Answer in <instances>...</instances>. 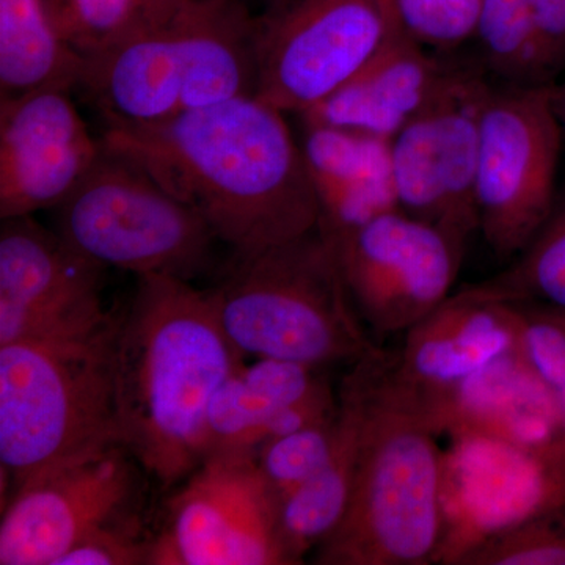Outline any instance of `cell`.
Returning a JSON list of instances; mask_svg holds the SVG:
<instances>
[{"label":"cell","mask_w":565,"mask_h":565,"mask_svg":"<svg viewBox=\"0 0 565 565\" xmlns=\"http://www.w3.org/2000/svg\"><path fill=\"white\" fill-rule=\"evenodd\" d=\"M103 148L70 90L47 88L0 102V218L61 206Z\"/></svg>","instance_id":"15"},{"label":"cell","mask_w":565,"mask_h":565,"mask_svg":"<svg viewBox=\"0 0 565 565\" xmlns=\"http://www.w3.org/2000/svg\"><path fill=\"white\" fill-rule=\"evenodd\" d=\"M390 379L433 414L445 434V408L478 371L520 349L519 321L509 302L451 294L404 333Z\"/></svg>","instance_id":"16"},{"label":"cell","mask_w":565,"mask_h":565,"mask_svg":"<svg viewBox=\"0 0 565 565\" xmlns=\"http://www.w3.org/2000/svg\"><path fill=\"white\" fill-rule=\"evenodd\" d=\"M519 321L520 351L548 386L565 429V310L531 302H509Z\"/></svg>","instance_id":"31"},{"label":"cell","mask_w":565,"mask_h":565,"mask_svg":"<svg viewBox=\"0 0 565 565\" xmlns=\"http://www.w3.org/2000/svg\"><path fill=\"white\" fill-rule=\"evenodd\" d=\"M546 76L565 68V0H531Z\"/></svg>","instance_id":"33"},{"label":"cell","mask_w":565,"mask_h":565,"mask_svg":"<svg viewBox=\"0 0 565 565\" xmlns=\"http://www.w3.org/2000/svg\"><path fill=\"white\" fill-rule=\"evenodd\" d=\"M337 434L338 415L296 433L270 438L259 446L256 451L259 470L278 500L321 470L332 456Z\"/></svg>","instance_id":"27"},{"label":"cell","mask_w":565,"mask_h":565,"mask_svg":"<svg viewBox=\"0 0 565 565\" xmlns=\"http://www.w3.org/2000/svg\"><path fill=\"white\" fill-rule=\"evenodd\" d=\"M84 57L55 31L43 0H0V102L29 93L73 92Z\"/></svg>","instance_id":"24"},{"label":"cell","mask_w":565,"mask_h":565,"mask_svg":"<svg viewBox=\"0 0 565 565\" xmlns=\"http://www.w3.org/2000/svg\"><path fill=\"white\" fill-rule=\"evenodd\" d=\"M401 31L390 0H267L256 14L255 96L302 115Z\"/></svg>","instance_id":"8"},{"label":"cell","mask_w":565,"mask_h":565,"mask_svg":"<svg viewBox=\"0 0 565 565\" xmlns=\"http://www.w3.org/2000/svg\"><path fill=\"white\" fill-rule=\"evenodd\" d=\"M403 31L313 109L303 125L333 126L393 140L433 99L451 71Z\"/></svg>","instance_id":"18"},{"label":"cell","mask_w":565,"mask_h":565,"mask_svg":"<svg viewBox=\"0 0 565 565\" xmlns=\"http://www.w3.org/2000/svg\"><path fill=\"white\" fill-rule=\"evenodd\" d=\"M285 115L243 96L156 125L106 128L102 139L199 212L233 258H245L313 232L321 217Z\"/></svg>","instance_id":"1"},{"label":"cell","mask_w":565,"mask_h":565,"mask_svg":"<svg viewBox=\"0 0 565 565\" xmlns=\"http://www.w3.org/2000/svg\"><path fill=\"white\" fill-rule=\"evenodd\" d=\"M55 210V232L70 247L106 269L137 278L162 275L189 281L206 269L217 241L199 212L106 147Z\"/></svg>","instance_id":"6"},{"label":"cell","mask_w":565,"mask_h":565,"mask_svg":"<svg viewBox=\"0 0 565 565\" xmlns=\"http://www.w3.org/2000/svg\"><path fill=\"white\" fill-rule=\"evenodd\" d=\"M172 25L182 110L255 96L256 14L245 0H189Z\"/></svg>","instance_id":"22"},{"label":"cell","mask_w":565,"mask_h":565,"mask_svg":"<svg viewBox=\"0 0 565 565\" xmlns=\"http://www.w3.org/2000/svg\"><path fill=\"white\" fill-rule=\"evenodd\" d=\"M210 292L223 332L244 356L323 370L381 349L360 321L332 241L319 228L233 258Z\"/></svg>","instance_id":"4"},{"label":"cell","mask_w":565,"mask_h":565,"mask_svg":"<svg viewBox=\"0 0 565 565\" xmlns=\"http://www.w3.org/2000/svg\"><path fill=\"white\" fill-rule=\"evenodd\" d=\"M563 128L550 84L493 88L482 115L479 232L501 259L525 250L555 210Z\"/></svg>","instance_id":"7"},{"label":"cell","mask_w":565,"mask_h":565,"mask_svg":"<svg viewBox=\"0 0 565 565\" xmlns=\"http://www.w3.org/2000/svg\"><path fill=\"white\" fill-rule=\"evenodd\" d=\"M492 92L479 71L452 66L433 99L392 140L399 210L463 245L479 232L476 174Z\"/></svg>","instance_id":"10"},{"label":"cell","mask_w":565,"mask_h":565,"mask_svg":"<svg viewBox=\"0 0 565 565\" xmlns=\"http://www.w3.org/2000/svg\"><path fill=\"white\" fill-rule=\"evenodd\" d=\"M388 356L390 352L381 348L352 363L338 392L340 411L332 456L313 478L278 500L281 539L292 565L302 564L307 553L337 530L348 511L371 394Z\"/></svg>","instance_id":"19"},{"label":"cell","mask_w":565,"mask_h":565,"mask_svg":"<svg viewBox=\"0 0 565 565\" xmlns=\"http://www.w3.org/2000/svg\"><path fill=\"white\" fill-rule=\"evenodd\" d=\"M152 535L137 514L98 527L77 542L57 565H150Z\"/></svg>","instance_id":"32"},{"label":"cell","mask_w":565,"mask_h":565,"mask_svg":"<svg viewBox=\"0 0 565 565\" xmlns=\"http://www.w3.org/2000/svg\"><path fill=\"white\" fill-rule=\"evenodd\" d=\"M140 465L120 444L44 468L13 490L0 523V564L57 565L93 531L137 514Z\"/></svg>","instance_id":"12"},{"label":"cell","mask_w":565,"mask_h":565,"mask_svg":"<svg viewBox=\"0 0 565 565\" xmlns=\"http://www.w3.org/2000/svg\"><path fill=\"white\" fill-rule=\"evenodd\" d=\"M449 435L437 564L457 565L475 546L565 500V448H525L481 434Z\"/></svg>","instance_id":"13"},{"label":"cell","mask_w":565,"mask_h":565,"mask_svg":"<svg viewBox=\"0 0 565 565\" xmlns=\"http://www.w3.org/2000/svg\"><path fill=\"white\" fill-rule=\"evenodd\" d=\"M349 296L374 333L397 334L451 296L465 245L403 210L332 241Z\"/></svg>","instance_id":"11"},{"label":"cell","mask_w":565,"mask_h":565,"mask_svg":"<svg viewBox=\"0 0 565 565\" xmlns=\"http://www.w3.org/2000/svg\"><path fill=\"white\" fill-rule=\"evenodd\" d=\"M478 39L487 68L512 85L550 84L531 0H484L479 14Z\"/></svg>","instance_id":"26"},{"label":"cell","mask_w":565,"mask_h":565,"mask_svg":"<svg viewBox=\"0 0 565 565\" xmlns=\"http://www.w3.org/2000/svg\"><path fill=\"white\" fill-rule=\"evenodd\" d=\"M463 291L479 299L565 310V204H555L544 226L508 269Z\"/></svg>","instance_id":"25"},{"label":"cell","mask_w":565,"mask_h":565,"mask_svg":"<svg viewBox=\"0 0 565 565\" xmlns=\"http://www.w3.org/2000/svg\"><path fill=\"white\" fill-rule=\"evenodd\" d=\"M457 565H565V500L475 546Z\"/></svg>","instance_id":"28"},{"label":"cell","mask_w":565,"mask_h":565,"mask_svg":"<svg viewBox=\"0 0 565 565\" xmlns=\"http://www.w3.org/2000/svg\"><path fill=\"white\" fill-rule=\"evenodd\" d=\"M55 31L82 57L140 24L137 0H43Z\"/></svg>","instance_id":"29"},{"label":"cell","mask_w":565,"mask_h":565,"mask_svg":"<svg viewBox=\"0 0 565 565\" xmlns=\"http://www.w3.org/2000/svg\"><path fill=\"white\" fill-rule=\"evenodd\" d=\"M106 267L70 247L32 215L0 228V345L82 332L111 315L102 291Z\"/></svg>","instance_id":"14"},{"label":"cell","mask_w":565,"mask_h":565,"mask_svg":"<svg viewBox=\"0 0 565 565\" xmlns=\"http://www.w3.org/2000/svg\"><path fill=\"white\" fill-rule=\"evenodd\" d=\"M300 147L321 211L318 228L327 239L399 210L392 140L333 126L303 125Z\"/></svg>","instance_id":"20"},{"label":"cell","mask_w":565,"mask_h":565,"mask_svg":"<svg viewBox=\"0 0 565 565\" xmlns=\"http://www.w3.org/2000/svg\"><path fill=\"white\" fill-rule=\"evenodd\" d=\"M120 322L111 313L82 332L0 345V467L11 489L52 465L120 444L114 405Z\"/></svg>","instance_id":"5"},{"label":"cell","mask_w":565,"mask_h":565,"mask_svg":"<svg viewBox=\"0 0 565 565\" xmlns=\"http://www.w3.org/2000/svg\"><path fill=\"white\" fill-rule=\"evenodd\" d=\"M244 362L210 291L139 277L115 348V423L120 444L163 490L203 462L212 397Z\"/></svg>","instance_id":"2"},{"label":"cell","mask_w":565,"mask_h":565,"mask_svg":"<svg viewBox=\"0 0 565 565\" xmlns=\"http://www.w3.org/2000/svg\"><path fill=\"white\" fill-rule=\"evenodd\" d=\"M556 110L561 128H563V134H565V84L563 87L556 88Z\"/></svg>","instance_id":"35"},{"label":"cell","mask_w":565,"mask_h":565,"mask_svg":"<svg viewBox=\"0 0 565 565\" xmlns=\"http://www.w3.org/2000/svg\"><path fill=\"white\" fill-rule=\"evenodd\" d=\"M321 371L322 367L275 359L241 364L212 397L206 457L214 452L258 451L278 411L329 385Z\"/></svg>","instance_id":"23"},{"label":"cell","mask_w":565,"mask_h":565,"mask_svg":"<svg viewBox=\"0 0 565 565\" xmlns=\"http://www.w3.org/2000/svg\"><path fill=\"white\" fill-rule=\"evenodd\" d=\"M150 565H292L256 452H214L181 482Z\"/></svg>","instance_id":"9"},{"label":"cell","mask_w":565,"mask_h":565,"mask_svg":"<svg viewBox=\"0 0 565 565\" xmlns=\"http://www.w3.org/2000/svg\"><path fill=\"white\" fill-rule=\"evenodd\" d=\"M484 0H390L405 35L429 51H446L475 39Z\"/></svg>","instance_id":"30"},{"label":"cell","mask_w":565,"mask_h":565,"mask_svg":"<svg viewBox=\"0 0 565 565\" xmlns=\"http://www.w3.org/2000/svg\"><path fill=\"white\" fill-rule=\"evenodd\" d=\"M445 434L471 433L534 449L565 448L559 408L520 349L493 360L452 394Z\"/></svg>","instance_id":"21"},{"label":"cell","mask_w":565,"mask_h":565,"mask_svg":"<svg viewBox=\"0 0 565 565\" xmlns=\"http://www.w3.org/2000/svg\"><path fill=\"white\" fill-rule=\"evenodd\" d=\"M77 90L102 114L106 128L170 120L182 111V73L172 20L140 22L84 57Z\"/></svg>","instance_id":"17"},{"label":"cell","mask_w":565,"mask_h":565,"mask_svg":"<svg viewBox=\"0 0 565 565\" xmlns=\"http://www.w3.org/2000/svg\"><path fill=\"white\" fill-rule=\"evenodd\" d=\"M141 21L148 24H163L177 17L189 0H137Z\"/></svg>","instance_id":"34"},{"label":"cell","mask_w":565,"mask_h":565,"mask_svg":"<svg viewBox=\"0 0 565 565\" xmlns=\"http://www.w3.org/2000/svg\"><path fill=\"white\" fill-rule=\"evenodd\" d=\"M390 353L371 394L351 503L316 548L319 565L437 564L444 542V434L390 379Z\"/></svg>","instance_id":"3"}]
</instances>
